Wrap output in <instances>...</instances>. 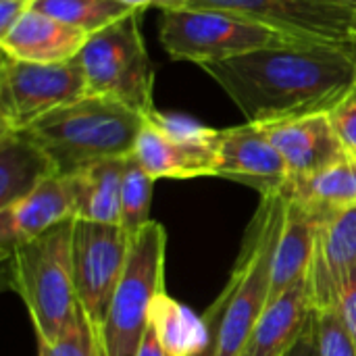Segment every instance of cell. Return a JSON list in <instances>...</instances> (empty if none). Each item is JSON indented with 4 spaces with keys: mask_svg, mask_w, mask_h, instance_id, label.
<instances>
[{
    "mask_svg": "<svg viewBox=\"0 0 356 356\" xmlns=\"http://www.w3.org/2000/svg\"><path fill=\"white\" fill-rule=\"evenodd\" d=\"M248 123L330 113L356 81V42H290L200 67Z\"/></svg>",
    "mask_w": 356,
    "mask_h": 356,
    "instance_id": "obj_1",
    "label": "cell"
},
{
    "mask_svg": "<svg viewBox=\"0 0 356 356\" xmlns=\"http://www.w3.org/2000/svg\"><path fill=\"white\" fill-rule=\"evenodd\" d=\"M144 123L146 115L127 104L88 94L23 131L48 154L58 175H71L88 165L134 154Z\"/></svg>",
    "mask_w": 356,
    "mask_h": 356,
    "instance_id": "obj_2",
    "label": "cell"
},
{
    "mask_svg": "<svg viewBox=\"0 0 356 356\" xmlns=\"http://www.w3.org/2000/svg\"><path fill=\"white\" fill-rule=\"evenodd\" d=\"M73 221L19 244L8 261V280L21 296L38 342H54L79 311L73 275Z\"/></svg>",
    "mask_w": 356,
    "mask_h": 356,
    "instance_id": "obj_3",
    "label": "cell"
},
{
    "mask_svg": "<svg viewBox=\"0 0 356 356\" xmlns=\"http://www.w3.org/2000/svg\"><path fill=\"white\" fill-rule=\"evenodd\" d=\"M284 213L286 200L282 192L261 196V207L248 225L240 259L229 275L234 292L221 323L219 356L244 355L250 334L269 305L273 257L284 225Z\"/></svg>",
    "mask_w": 356,
    "mask_h": 356,
    "instance_id": "obj_4",
    "label": "cell"
},
{
    "mask_svg": "<svg viewBox=\"0 0 356 356\" xmlns=\"http://www.w3.org/2000/svg\"><path fill=\"white\" fill-rule=\"evenodd\" d=\"M165 248L167 234L156 221L131 238L125 271L98 330L104 356H138L152 302L163 292Z\"/></svg>",
    "mask_w": 356,
    "mask_h": 356,
    "instance_id": "obj_5",
    "label": "cell"
},
{
    "mask_svg": "<svg viewBox=\"0 0 356 356\" xmlns=\"http://www.w3.org/2000/svg\"><path fill=\"white\" fill-rule=\"evenodd\" d=\"M140 15L131 13L117 23L92 33L77 63L88 81V92L127 104L148 115L154 108V71L140 31Z\"/></svg>",
    "mask_w": 356,
    "mask_h": 356,
    "instance_id": "obj_6",
    "label": "cell"
},
{
    "mask_svg": "<svg viewBox=\"0 0 356 356\" xmlns=\"http://www.w3.org/2000/svg\"><path fill=\"white\" fill-rule=\"evenodd\" d=\"M159 38L173 60H188L198 67L259 48L300 42L232 13L188 6L163 10Z\"/></svg>",
    "mask_w": 356,
    "mask_h": 356,
    "instance_id": "obj_7",
    "label": "cell"
},
{
    "mask_svg": "<svg viewBox=\"0 0 356 356\" xmlns=\"http://www.w3.org/2000/svg\"><path fill=\"white\" fill-rule=\"evenodd\" d=\"M88 81L75 60L42 65L2 52L0 65V127L25 129L44 115L86 98Z\"/></svg>",
    "mask_w": 356,
    "mask_h": 356,
    "instance_id": "obj_8",
    "label": "cell"
},
{
    "mask_svg": "<svg viewBox=\"0 0 356 356\" xmlns=\"http://www.w3.org/2000/svg\"><path fill=\"white\" fill-rule=\"evenodd\" d=\"M186 6L232 13L300 42H356V4L340 0H186Z\"/></svg>",
    "mask_w": 356,
    "mask_h": 356,
    "instance_id": "obj_9",
    "label": "cell"
},
{
    "mask_svg": "<svg viewBox=\"0 0 356 356\" xmlns=\"http://www.w3.org/2000/svg\"><path fill=\"white\" fill-rule=\"evenodd\" d=\"M217 131L188 117L152 108L146 115L134 156L152 179L217 175Z\"/></svg>",
    "mask_w": 356,
    "mask_h": 356,
    "instance_id": "obj_10",
    "label": "cell"
},
{
    "mask_svg": "<svg viewBox=\"0 0 356 356\" xmlns=\"http://www.w3.org/2000/svg\"><path fill=\"white\" fill-rule=\"evenodd\" d=\"M131 236L121 225L73 221V275L81 309L102 327L113 294L127 265Z\"/></svg>",
    "mask_w": 356,
    "mask_h": 356,
    "instance_id": "obj_11",
    "label": "cell"
},
{
    "mask_svg": "<svg viewBox=\"0 0 356 356\" xmlns=\"http://www.w3.org/2000/svg\"><path fill=\"white\" fill-rule=\"evenodd\" d=\"M217 177L252 186L261 196L280 194L290 179L288 165L259 123L217 131Z\"/></svg>",
    "mask_w": 356,
    "mask_h": 356,
    "instance_id": "obj_12",
    "label": "cell"
},
{
    "mask_svg": "<svg viewBox=\"0 0 356 356\" xmlns=\"http://www.w3.org/2000/svg\"><path fill=\"white\" fill-rule=\"evenodd\" d=\"M356 269V207L319 223L309 271L313 311L338 307L342 286Z\"/></svg>",
    "mask_w": 356,
    "mask_h": 356,
    "instance_id": "obj_13",
    "label": "cell"
},
{
    "mask_svg": "<svg viewBox=\"0 0 356 356\" xmlns=\"http://www.w3.org/2000/svg\"><path fill=\"white\" fill-rule=\"evenodd\" d=\"M288 165L290 177L317 173L348 154L344 152L327 113L259 123Z\"/></svg>",
    "mask_w": 356,
    "mask_h": 356,
    "instance_id": "obj_14",
    "label": "cell"
},
{
    "mask_svg": "<svg viewBox=\"0 0 356 356\" xmlns=\"http://www.w3.org/2000/svg\"><path fill=\"white\" fill-rule=\"evenodd\" d=\"M75 219L73 194L65 175L44 179L31 194L19 202L0 209V248L6 261L10 252L54 225Z\"/></svg>",
    "mask_w": 356,
    "mask_h": 356,
    "instance_id": "obj_15",
    "label": "cell"
},
{
    "mask_svg": "<svg viewBox=\"0 0 356 356\" xmlns=\"http://www.w3.org/2000/svg\"><path fill=\"white\" fill-rule=\"evenodd\" d=\"M88 38L86 31L29 6L17 25L0 38V48L19 60L56 65L75 60Z\"/></svg>",
    "mask_w": 356,
    "mask_h": 356,
    "instance_id": "obj_16",
    "label": "cell"
},
{
    "mask_svg": "<svg viewBox=\"0 0 356 356\" xmlns=\"http://www.w3.org/2000/svg\"><path fill=\"white\" fill-rule=\"evenodd\" d=\"M313 317L309 277L271 302L257 321L242 356H286Z\"/></svg>",
    "mask_w": 356,
    "mask_h": 356,
    "instance_id": "obj_17",
    "label": "cell"
},
{
    "mask_svg": "<svg viewBox=\"0 0 356 356\" xmlns=\"http://www.w3.org/2000/svg\"><path fill=\"white\" fill-rule=\"evenodd\" d=\"M286 200L284 225L277 240L275 257H273V273H271V294L269 305L284 296L294 284L309 277L315 242L319 232V221L313 213H309L298 202ZM267 305V307H269Z\"/></svg>",
    "mask_w": 356,
    "mask_h": 356,
    "instance_id": "obj_18",
    "label": "cell"
},
{
    "mask_svg": "<svg viewBox=\"0 0 356 356\" xmlns=\"http://www.w3.org/2000/svg\"><path fill=\"white\" fill-rule=\"evenodd\" d=\"M54 175V163L23 129L0 127V209L19 202Z\"/></svg>",
    "mask_w": 356,
    "mask_h": 356,
    "instance_id": "obj_19",
    "label": "cell"
},
{
    "mask_svg": "<svg viewBox=\"0 0 356 356\" xmlns=\"http://www.w3.org/2000/svg\"><path fill=\"white\" fill-rule=\"evenodd\" d=\"M282 194L305 207L319 223L356 207V159L346 156L317 173L290 177Z\"/></svg>",
    "mask_w": 356,
    "mask_h": 356,
    "instance_id": "obj_20",
    "label": "cell"
},
{
    "mask_svg": "<svg viewBox=\"0 0 356 356\" xmlns=\"http://www.w3.org/2000/svg\"><path fill=\"white\" fill-rule=\"evenodd\" d=\"M127 159V156H125ZM125 159H108L65 175L71 186L75 219L119 225Z\"/></svg>",
    "mask_w": 356,
    "mask_h": 356,
    "instance_id": "obj_21",
    "label": "cell"
},
{
    "mask_svg": "<svg viewBox=\"0 0 356 356\" xmlns=\"http://www.w3.org/2000/svg\"><path fill=\"white\" fill-rule=\"evenodd\" d=\"M148 323L169 356H194L207 346L213 332L204 315L196 317L188 307L167 296L165 290L154 298Z\"/></svg>",
    "mask_w": 356,
    "mask_h": 356,
    "instance_id": "obj_22",
    "label": "cell"
},
{
    "mask_svg": "<svg viewBox=\"0 0 356 356\" xmlns=\"http://www.w3.org/2000/svg\"><path fill=\"white\" fill-rule=\"evenodd\" d=\"M31 8L60 19L86 31L88 35L117 23L131 13H138V8L127 6L121 0H33Z\"/></svg>",
    "mask_w": 356,
    "mask_h": 356,
    "instance_id": "obj_23",
    "label": "cell"
},
{
    "mask_svg": "<svg viewBox=\"0 0 356 356\" xmlns=\"http://www.w3.org/2000/svg\"><path fill=\"white\" fill-rule=\"evenodd\" d=\"M154 179L138 163L134 154L125 159L123 188H121V227L134 238L150 223Z\"/></svg>",
    "mask_w": 356,
    "mask_h": 356,
    "instance_id": "obj_24",
    "label": "cell"
},
{
    "mask_svg": "<svg viewBox=\"0 0 356 356\" xmlns=\"http://www.w3.org/2000/svg\"><path fill=\"white\" fill-rule=\"evenodd\" d=\"M40 356H104L98 330L79 307L75 319L54 342H38Z\"/></svg>",
    "mask_w": 356,
    "mask_h": 356,
    "instance_id": "obj_25",
    "label": "cell"
},
{
    "mask_svg": "<svg viewBox=\"0 0 356 356\" xmlns=\"http://www.w3.org/2000/svg\"><path fill=\"white\" fill-rule=\"evenodd\" d=\"M319 356H356V346L346 330L340 307L315 311Z\"/></svg>",
    "mask_w": 356,
    "mask_h": 356,
    "instance_id": "obj_26",
    "label": "cell"
},
{
    "mask_svg": "<svg viewBox=\"0 0 356 356\" xmlns=\"http://www.w3.org/2000/svg\"><path fill=\"white\" fill-rule=\"evenodd\" d=\"M327 117L344 152L356 159V81L340 98V102L327 113Z\"/></svg>",
    "mask_w": 356,
    "mask_h": 356,
    "instance_id": "obj_27",
    "label": "cell"
},
{
    "mask_svg": "<svg viewBox=\"0 0 356 356\" xmlns=\"http://www.w3.org/2000/svg\"><path fill=\"white\" fill-rule=\"evenodd\" d=\"M232 292H234V284L232 280L225 284L223 292L219 294V298L204 311V317L211 321L213 325V332H211V338L207 342V346L196 353L194 356H219V334H221V323H223V317H225V311L229 307V300H232Z\"/></svg>",
    "mask_w": 356,
    "mask_h": 356,
    "instance_id": "obj_28",
    "label": "cell"
},
{
    "mask_svg": "<svg viewBox=\"0 0 356 356\" xmlns=\"http://www.w3.org/2000/svg\"><path fill=\"white\" fill-rule=\"evenodd\" d=\"M342 319L346 323V330L353 338L356 346V269L350 271V275L346 277L342 292H340V300H338Z\"/></svg>",
    "mask_w": 356,
    "mask_h": 356,
    "instance_id": "obj_29",
    "label": "cell"
},
{
    "mask_svg": "<svg viewBox=\"0 0 356 356\" xmlns=\"http://www.w3.org/2000/svg\"><path fill=\"white\" fill-rule=\"evenodd\" d=\"M29 6L31 2L23 0H0V38L17 25V21L29 10Z\"/></svg>",
    "mask_w": 356,
    "mask_h": 356,
    "instance_id": "obj_30",
    "label": "cell"
},
{
    "mask_svg": "<svg viewBox=\"0 0 356 356\" xmlns=\"http://www.w3.org/2000/svg\"><path fill=\"white\" fill-rule=\"evenodd\" d=\"M286 356H319V346H317V321H315V311L311 321L307 323L302 336L298 338V342L290 348V353Z\"/></svg>",
    "mask_w": 356,
    "mask_h": 356,
    "instance_id": "obj_31",
    "label": "cell"
},
{
    "mask_svg": "<svg viewBox=\"0 0 356 356\" xmlns=\"http://www.w3.org/2000/svg\"><path fill=\"white\" fill-rule=\"evenodd\" d=\"M138 356H169V353L161 346L152 325L148 323V330L142 338V344H140V350H138Z\"/></svg>",
    "mask_w": 356,
    "mask_h": 356,
    "instance_id": "obj_32",
    "label": "cell"
},
{
    "mask_svg": "<svg viewBox=\"0 0 356 356\" xmlns=\"http://www.w3.org/2000/svg\"><path fill=\"white\" fill-rule=\"evenodd\" d=\"M121 2H125L127 6L138 8V10H146V8H150V6H156V8H161V10L186 6V0H121Z\"/></svg>",
    "mask_w": 356,
    "mask_h": 356,
    "instance_id": "obj_33",
    "label": "cell"
},
{
    "mask_svg": "<svg viewBox=\"0 0 356 356\" xmlns=\"http://www.w3.org/2000/svg\"><path fill=\"white\" fill-rule=\"evenodd\" d=\"M340 2H348V4H356V0H340Z\"/></svg>",
    "mask_w": 356,
    "mask_h": 356,
    "instance_id": "obj_34",
    "label": "cell"
},
{
    "mask_svg": "<svg viewBox=\"0 0 356 356\" xmlns=\"http://www.w3.org/2000/svg\"><path fill=\"white\" fill-rule=\"evenodd\" d=\"M23 2H33V0H23Z\"/></svg>",
    "mask_w": 356,
    "mask_h": 356,
    "instance_id": "obj_35",
    "label": "cell"
}]
</instances>
